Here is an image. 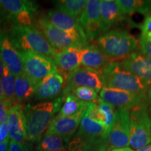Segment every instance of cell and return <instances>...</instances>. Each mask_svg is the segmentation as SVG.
Listing matches in <instances>:
<instances>
[{"label": "cell", "instance_id": "7402d4cb", "mask_svg": "<svg viewBox=\"0 0 151 151\" xmlns=\"http://www.w3.org/2000/svg\"><path fill=\"white\" fill-rule=\"evenodd\" d=\"M110 129L92 120L86 114L81 120L76 136L88 139H106Z\"/></svg>", "mask_w": 151, "mask_h": 151}, {"label": "cell", "instance_id": "f1b7e54d", "mask_svg": "<svg viewBox=\"0 0 151 151\" xmlns=\"http://www.w3.org/2000/svg\"><path fill=\"white\" fill-rule=\"evenodd\" d=\"M98 113L99 123L104 124L106 127L110 129L115 119L116 109L113 106L105 102L100 98H98Z\"/></svg>", "mask_w": 151, "mask_h": 151}, {"label": "cell", "instance_id": "f546056e", "mask_svg": "<svg viewBox=\"0 0 151 151\" xmlns=\"http://www.w3.org/2000/svg\"><path fill=\"white\" fill-rule=\"evenodd\" d=\"M65 97V99L63 105L60 110L59 113L55 116L56 118H63V117L72 116L78 112L86 103L79 100L73 94H68Z\"/></svg>", "mask_w": 151, "mask_h": 151}, {"label": "cell", "instance_id": "d590c367", "mask_svg": "<svg viewBox=\"0 0 151 151\" xmlns=\"http://www.w3.org/2000/svg\"><path fill=\"white\" fill-rule=\"evenodd\" d=\"M9 139V127L6 123L0 124V143Z\"/></svg>", "mask_w": 151, "mask_h": 151}, {"label": "cell", "instance_id": "9c48e42d", "mask_svg": "<svg viewBox=\"0 0 151 151\" xmlns=\"http://www.w3.org/2000/svg\"><path fill=\"white\" fill-rule=\"evenodd\" d=\"M79 87H87L99 92L104 88L101 73L86 67H79L68 73L63 90V97L72 94L73 90Z\"/></svg>", "mask_w": 151, "mask_h": 151}, {"label": "cell", "instance_id": "8fae6325", "mask_svg": "<svg viewBox=\"0 0 151 151\" xmlns=\"http://www.w3.org/2000/svg\"><path fill=\"white\" fill-rule=\"evenodd\" d=\"M99 98L116 109L130 111L145 102L146 94H134L125 90L104 87L99 92Z\"/></svg>", "mask_w": 151, "mask_h": 151}, {"label": "cell", "instance_id": "ee69618b", "mask_svg": "<svg viewBox=\"0 0 151 151\" xmlns=\"http://www.w3.org/2000/svg\"><path fill=\"white\" fill-rule=\"evenodd\" d=\"M149 113H150V118H151V105L150 106V107H149Z\"/></svg>", "mask_w": 151, "mask_h": 151}, {"label": "cell", "instance_id": "277c9868", "mask_svg": "<svg viewBox=\"0 0 151 151\" xmlns=\"http://www.w3.org/2000/svg\"><path fill=\"white\" fill-rule=\"evenodd\" d=\"M104 87L134 94H146L149 86L122 67L120 62H110L101 71Z\"/></svg>", "mask_w": 151, "mask_h": 151}, {"label": "cell", "instance_id": "30bf717a", "mask_svg": "<svg viewBox=\"0 0 151 151\" xmlns=\"http://www.w3.org/2000/svg\"><path fill=\"white\" fill-rule=\"evenodd\" d=\"M90 102H86L83 107L72 116L63 118L55 117L45 135H55L62 138L66 143L69 140L78 129L80 123L83 118Z\"/></svg>", "mask_w": 151, "mask_h": 151}, {"label": "cell", "instance_id": "7a4b0ae2", "mask_svg": "<svg viewBox=\"0 0 151 151\" xmlns=\"http://www.w3.org/2000/svg\"><path fill=\"white\" fill-rule=\"evenodd\" d=\"M9 33L11 42L18 52L32 51L51 58L58 52L44 35L33 26L15 24L9 29Z\"/></svg>", "mask_w": 151, "mask_h": 151}, {"label": "cell", "instance_id": "ba28073f", "mask_svg": "<svg viewBox=\"0 0 151 151\" xmlns=\"http://www.w3.org/2000/svg\"><path fill=\"white\" fill-rule=\"evenodd\" d=\"M107 150L128 147L129 143V111L116 109L115 119L107 137Z\"/></svg>", "mask_w": 151, "mask_h": 151}, {"label": "cell", "instance_id": "5bb4252c", "mask_svg": "<svg viewBox=\"0 0 151 151\" xmlns=\"http://www.w3.org/2000/svg\"><path fill=\"white\" fill-rule=\"evenodd\" d=\"M0 60L15 76L23 74L21 58L13 45L9 31L0 22Z\"/></svg>", "mask_w": 151, "mask_h": 151}, {"label": "cell", "instance_id": "8d00e7d4", "mask_svg": "<svg viewBox=\"0 0 151 151\" xmlns=\"http://www.w3.org/2000/svg\"><path fill=\"white\" fill-rule=\"evenodd\" d=\"M139 43L141 52L151 58V43H146L139 41Z\"/></svg>", "mask_w": 151, "mask_h": 151}, {"label": "cell", "instance_id": "ffe728a7", "mask_svg": "<svg viewBox=\"0 0 151 151\" xmlns=\"http://www.w3.org/2000/svg\"><path fill=\"white\" fill-rule=\"evenodd\" d=\"M120 7L113 0H101L100 18L102 25L103 33L109 31L110 28L124 19Z\"/></svg>", "mask_w": 151, "mask_h": 151}, {"label": "cell", "instance_id": "52a82bcc", "mask_svg": "<svg viewBox=\"0 0 151 151\" xmlns=\"http://www.w3.org/2000/svg\"><path fill=\"white\" fill-rule=\"evenodd\" d=\"M46 18L55 27L71 36L83 49L89 45V41L79 19L73 18L56 9L48 11Z\"/></svg>", "mask_w": 151, "mask_h": 151}, {"label": "cell", "instance_id": "9a60e30c", "mask_svg": "<svg viewBox=\"0 0 151 151\" xmlns=\"http://www.w3.org/2000/svg\"><path fill=\"white\" fill-rule=\"evenodd\" d=\"M67 75L58 71L43 79L36 86L35 98L44 100L58 97L65 88Z\"/></svg>", "mask_w": 151, "mask_h": 151}, {"label": "cell", "instance_id": "7dc6e473", "mask_svg": "<svg viewBox=\"0 0 151 151\" xmlns=\"http://www.w3.org/2000/svg\"><path fill=\"white\" fill-rule=\"evenodd\" d=\"M150 151H151V150H150Z\"/></svg>", "mask_w": 151, "mask_h": 151}, {"label": "cell", "instance_id": "2e32d148", "mask_svg": "<svg viewBox=\"0 0 151 151\" xmlns=\"http://www.w3.org/2000/svg\"><path fill=\"white\" fill-rule=\"evenodd\" d=\"M9 137L11 140L16 142L25 143L27 141L26 134V117L24 109L21 104L13 106L8 113Z\"/></svg>", "mask_w": 151, "mask_h": 151}, {"label": "cell", "instance_id": "7c38bea8", "mask_svg": "<svg viewBox=\"0 0 151 151\" xmlns=\"http://www.w3.org/2000/svg\"><path fill=\"white\" fill-rule=\"evenodd\" d=\"M100 4L101 0H88L79 18L89 42L104 34L100 18Z\"/></svg>", "mask_w": 151, "mask_h": 151}, {"label": "cell", "instance_id": "cb8c5ba5", "mask_svg": "<svg viewBox=\"0 0 151 151\" xmlns=\"http://www.w3.org/2000/svg\"><path fill=\"white\" fill-rule=\"evenodd\" d=\"M36 86L24 73L15 76L14 88L17 101L20 104L32 97L35 94Z\"/></svg>", "mask_w": 151, "mask_h": 151}, {"label": "cell", "instance_id": "74e56055", "mask_svg": "<svg viewBox=\"0 0 151 151\" xmlns=\"http://www.w3.org/2000/svg\"><path fill=\"white\" fill-rule=\"evenodd\" d=\"M146 104H151V85L149 86L148 90L146 93V101H145Z\"/></svg>", "mask_w": 151, "mask_h": 151}, {"label": "cell", "instance_id": "f35d334b", "mask_svg": "<svg viewBox=\"0 0 151 151\" xmlns=\"http://www.w3.org/2000/svg\"><path fill=\"white\" fill-rule=\"evenodd\" d=\"M9 140V139L0 143V151H8Z\"/></svg>", "mask_w": 151, "mask_h": 151}, {"label": "cell", "instance_id": "6da1fadb", "mask_svg": "<svg viewBox=\"0 0 151 151\" xmlns=\"http://www.w3.org/2000/svg\"><path fill=\"white\" fill-rule=\"evenodd\" d=\"M65 99V97L62 96L52 101H44L34 106L28 104L25 107L27 141L38 142L41 140L55 114L61 109Z\"/></svg>", "mask_w": 151, "mask_h": 151}, {"label": "cell", "instance_id": "f6af8a7d", "mask_svg": "<svg viewBox=\"0 0 151 151\" xmlns=\"http://www.w3.org/2000/svg\"><path fill=\"white\" fill-rule=\"evenodd\" d=\"M148 3H149V5H150V9H151V1H148Z\"/></svg>", "mask_w": 151, "mask_h": 151}, {"label": "cell", "instance_id": "3957f363", "mask_svg": "<svg viewBox=\"0 0 151 151\" xmlns=\"http://www.w3.org/2000/svg\"><path fill=\"white\" fill-rule=\"evenodd\" d=\"M96 43L111 62L123 61L139 46L134 36L122 29H113L103 34L97 38Z\"/></svg>", "mask_w": 151, "mask_h": 151}, {"label": "cell", "instance_id": "44dd1931", "mask_svg": "<svg viewBox=\"0 0 151 151\" xmlns=\"http://www.w3.org/2000/svg\"><path fill=\"white\" fill-rule=\"evenodd\" d=\"M37 5L27 0H0V15L4 19L14 20V17L22 11L33 13Z\"/></svg>", "mask_w": 151, "mask_h": 151}, {"label": "cell", "instance_id": "bcb514c9", "mask_svg": "<svg viewBox=\"0 0 151 151\" xmlns=\"http://www.w3.org/2000/svg\"><path fill=\"white\" fill-rule=\"evenodd\" d=\"M8 151H9V149H8Z\"/></svg>", "mask_w": 151, "mask_h": 151}, {"label": "cell", "instance_id": "d4e9b609", "mask_svg": "<svg viewBox=\"0 0 151 151\" xmlns=\"http://www.w3.org/2000/svg\"><path fill=\"white\" fill-rule=\"evenodd\" d=\"M86 0H60L55 1L56 10L79 19L86 5Z\"/></svg>", "mask_w": 151, "mask_h": 151}, {"label": "cell", "instance_id": "ac0fdd59", "mask_svg": "<svg viewBox=\"0 0 151 151\" xmlns=\"http://www.w3.org/2000/svg\"><path fill=\"white\" fill-rule=\"evenodd\" d=\"M81 53L82 49L69 48L58 52L52 58L60 72L67 75L81 67Z\"/></svg>", "mask_w": 151, "mask_h": 151}, {"label": "cell", "instance_id": "8992f818", "mask_svg": "<svg viewBox=\"0 0 151 151\" xmlns=\"http://www.w3.org/2000/svg\"><path fill=\"white\" fill-rule=\"evenodd\" d=\"M22 62L23 73L36 86L46 77L58 71L55 62L51 57L32 51L19 52Z\"/></svg>", "mask_w": 151, "mask_h": 151}, {"label": "cell", "instance_id": "603a6c76", "mask_svg": "<svg viewBox=\"0 0 151 151\" xmlns=\"http://www.w3.org/2000/svg\"><path fill=\"white\" fill-rule=\"evenodd\" d=\"M106 139H88L76 136L68 143V151H108Z\"/></svg>", "mask_w": 151, "mask_h": 151}, {"label": "cell", "instance_id": "5b68a950", "mask_svg": "<svg viewBox=\"0 0 151 151\" xmlns=\"http://www.w3.org/2000/svg\"><path fill=\"white\" fill-rule=\"evenodd\" d=\"M146 102L129 111V143L133 150H139L151 143V118Z\"/></svg>", "mask_w": 151, "mask_h": 151}, {"label": "cell", "instance_id": "4fadbf2b", "mask_svg": "<svg viewBox=\"0 0 151 151\" xmlns=\"http://www.w3.org/2000/svg\"><path fill=\"white\" fill-rule=\"evenodd\" d=\"M37 24L50 44L58 52L69 48L83 49L71 36L50 23L46 16L38 19Z\"/></svg>", "mask_w": 151, "mask_h": 151}, {"label": "cell", "instance_id": "83f0119b", "mask_svg": "<svg viewBox=\"0 0 151 151\" xmlns=\"http://www.w3.org/2000/svg\"><path fill=\"white\" fill-rule=\"evenodd\" d=\"M62 138L55 135H45L38 144L37 151H68Z\"/></svg>", "mask_w": 151, "mask_h": 151}, {"label": "cell", "instance_id": "d6986e66", "mask_svg": "<svg viewBox=\"0 0 151 151\" xmlns=\"http://www.w3.org/2000/svg\"><path fill=\"white\" fill-rule=\"evenodd\" d=\"M110 62L97 46V43L89 44L82 49L81 65L83 67L88 68L101 73L103 69L106 67Z\"/></svg>", "mask_w": 151, "mask_h": 151}, {"label": "cell", "instance_id": "e575fe53", "mask_svg": "<svg viewBox=\"0 0 151 151\" xmlns=\"http://www.w3.org/2000/svg\"><path fill=\"white\" fill-rule=\"evenodd\" d=\"M9 151H29L25 143L16 142L11 140L9 143Z\"/></svg>", "mask_w": 151, "mask_h": 151}, {"label": "cell", "instance_id": "ab89813d", "mask_svg": "<svg viewBox=\"0 0 151 151\" xmlns=\"http://www.w3.org/2000/svg\"><path fill=\"white\" fill-rule=\"evenodd\" d=\"M111 151H134L133 149L129 147H125V148H117V149H113V150Z\"/></svg>", "mask_w": 151, "mask_h": 151}, {"label": "cell", "instance_id": "4dcf8cb0", "mask_svg": "<svg viewBox=\"0 0 151 151\" xmlns=\"http://www.w3.org/2000/svg\"><path fill=\"white\" fill-rule=\"evenodd\" d=\"M72 94L84 102H95L98 99V92L92 88L79 87L73 90Z\"/></svg>", "mask_w": 151, "mask_h": 151}, {"label": "cell", "instance_id": "60d3db41", "mask_svg": "<svg viewBox=\"0 0 151 151\" xmlns=\"http://www.w3.org/2000/svg\"><path fill=\"white\" fill-rule=\"evenodd\" d=\"M151 150V143L149 145H147V146L143 147L139 150H137V151H150Z\"/></svg>", "mask_w": 151, "mask_h": 151}, {"label": "cell", "instance_id": "484cf974", "mask_svg": "<svg viewBox=\"0 0 151 151\" xmlns=\"http://www.w3.org/2000/svg\"><path fill=\"white\" fill-rule=\"evenodd\" d=\"M15 76L11 73L6 66L3 65V72L0 77V83L5 99L10 101L14 105L19 104L16 98V92L14 88Z\"/></svg>", "mask_w": 151, "mask_h": 151}, {"label": "cell", "instance_id": "1f68e13d", "mask_svg": "<svg viewBox=\"0 0 151 151\" xmlns=\"http://www.w3.org/2000/svg\"><path fill=\"white\" fill-rule=\"evenodd\" d=\"M141 30L139 41L146 43H151V12L146 16L143 21L139 24Z\"/></svg>", "mask_w": 151, "mask_h": 151}, {"label": "cell", "instance_id": "d6a6232c", "mask_svg": "<svg viewBox=\"0 0 151 151\" xmlns=\"http://www.w3.org/2000/svg\"><path fill=\"white\" fill-rule=\"evenodd\" d=\"M14 106V104L6 99L0 101V123H6L8 122V113Z\"/></svg>", "mask_w": 151, "mask_h": 151}, {"label": "cell", "instance_id": "7bdbcfd3", "mask_svg": "<svg viewBox=\"0 0 151 151\" xmlns=\"http://www.w3.org/2000/svg\"><path fill=\"white\" fill-rule=\"evenodd\" d=\"M2 72H3V64H2V62L1 61V60H0V77H1V75H2Z\"/></svg>", "mask_w": 151, "mask_h": 151}, {"label": "cell", "instance_id": "e0dca14e", "mask_svg": "<svg viewBox=\"0 0 151 151\" xmlns=\"http://www.w3.org/2000/svg\"><path fill=\"white\" fill-rule=\"evenodd\" d=\"M122 67L137 77L151 85V58L139 52H133L127 59L120 62Z\"/></svg>", "mask_w": 151, "mask_h": 151}, {"label": "cell", "instance_id": "836d02e7", "mask_svg": "<svg viewBox=\"0 0 151 151\" xmlns=\"http://www.w3.org/2000/svg\"><path fill=\"white\" fill-rule=\"evenodd\" d=\"M14 20L17 22V24L24 26H32L31 13L28 12V11L20 12V14H17L14 17Z\"/></svg>", "mask_w": 151, "mask_h": 151}, {"label": "cell", "instance_id": "b9f144b4", "mask_svg": "<svg viewBox=\"0 0 151 151\" xmlns=\"http://www.w3.org/2000/svg\"><path fill=\"white\" fill-rule=\"evenodd\" d=\"M5 99L4 95L3 92H2V89H1V83H0V101H3V100Z\"/></svg>", "mask_w": 151, "mask_h": 151}, {"label": "cell", "instance_id": "4316f807", "mask_svg": "<svg viewBox=\"0 0 151 151\" xmlns=\"http://www.w3.org/2000/svg\"><path fill=\"white\" fill-rule=\"evenodd\" d=\"M116 3L124 16L134 13L147 15L150 12L148 1L141 0H116Z\"/></svg>", "mask_w": 151, "mask_h": 151}]
</instances>
